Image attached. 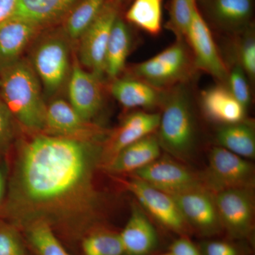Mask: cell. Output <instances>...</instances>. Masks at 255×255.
<instances>
[{
	"mask_svg": "<svg viewBox=\"0 0 255 255\" xmlns=\"http://www.w3.org/2000/svg\"><path fill=\"white\" fill-rule=\"evenodd\" d=\"M106 140H80L40 132L16 147L6 173L0 219L21 231L44 221L68 241L93 229L98 206L96 169Z\"/></svg>",
	"mask_w": 255,
	"mask_h": 255,
	"instance_id": "obj_1",
	"label": "cell"
},
{
	"mask_svg": "<svg viewBox=\"0 0 255 255\" xmlns=\"http://www.w3.org/2000/svg\"><path fill=\"white\" fill-rule=\"evenodd\" d=\"M0 99L16 122L29 131L44 132L47 105L41 82L27 60L21 58L0 72Z\"/></svg>",
	"mask_w": 255,
	"mask_h": 255,
	"instance_id": "obj_2",
	"label": "cell"
},
{
	"mask_svg": "<svg viewBox=\"0 0 255 255\" xmlns=\"http://www.w3.org/2000/svg\"><path fill=\"white\" fill-rule=\"evenodd\" d=\"M162 106L157 135L161 147L177 158H185L194 147L196 127L190 95L183 84L165 92Z\"/></svg>",
	"mask_w": 255,
	"mask_h": 255,
	"instance_id": "obj_3",
	"label": "cell"
},
{
	"mask_svg": "<svg viewBox=\"0 0 255 255\" xmlns=\"http://www.w3.org/2000/svg\"><path fill=\"white\" fill-rule=\"evenodd\" d=\"M194 68L184 41H179L132 68L134 77L159 90H167L189 79Z\"/></svg>",
	"mask_w": 255,
	"mask_h": 255,
	"instance_id": "obj_4",
	"label": "cell"
},
{
	"mask_svg": "<svg viewBox=\"0 0 255 255\" xmlns=\"http://www.w3.org/2000/svg\"><path fill=\"white\" fill-rule=\"evenodd\" d=\"M68 40L64 31L51 33L41 38L32 52V67L47 95L59 91L69 76Z\"/></svg>",
	"mask_w": 255,
	"mask_h": 255,
	"instance_id": "obj_5",
	"label": "cell"
},
{
	"mask_svg": "<svg viewBox=\"0 0 255 255\" xmlns=\"http://www.w3.org/2000/svg\"><path fill=\"white\" fill-rule=\"evenodd\" d=\"M119 8L118 0H107L79 38V62L101 79L105 75L106 50L112 28L119 17Z\"/></svg>",
	"mask_w": 255,
	"mask_h": 255,
	"instance_id": "obj_6",
	"label": "cell"
},
{
	"mask_svg": "<svg viewBox=\"0 0 255 255\" xmlns=\"http://www.w3.org/2000/svg\"><path fill=\"white\" fill-rule=\"evenodd\" d=\"M254 168L248 159L221 147L211 149L205 176L206 189L214 193L236 189L252 188Z\"/></svg>",
	"mask_w": 255,
	"mask_h": 255,
	"instance_id": "obj_7",
	"label": "cell"
},
{
	"mask_svg": "<svg viewBox=\"0 0 255 255\" xmlns=\"http://www.w3.org/2000/svg\"><path fill=\"white\" fill-rule=\"evenodd\" d=\"M122 182L136 198L140 207L160 224L174 232L187 231L188 224L172 196L134 177Z\"/></svg>",
	"mask_w": 255,
	"mask_h": 255,
	"instance_id": "obj_8",
	"label": "cell"
},
{
	"mask_svg": "<svg viewBox=\"0 0 255 255\" xmlns=\"http://www.w3.org/2000/svg\"><path fill=\"white\" fill-rule=\"evenodd\" d=\"M43 133L80 140H106L105 129L82 118L66 101L56 99L46 107Z\"/></svg>",
	"mask_w": 255,
	"mask_h": 255,
	"instance_id": "obj_9",
	"label": "cell"
},
{
	"mask_svg": "<svg viewBox=\"0 0 255 255\" xmlns=\"http://www.w3.org/2000/svg\"><path fill=\"white\" fill-rule=\"evenodd\" d=\"M193 53L194 68L221 81L228 80V69L220 55L212 33L197 6L186 36Z\"/></svg>",
	"mask_w": 255,
	"mask_h": 255,
	"instance_id": "obj_10",
	"label": "cell"
},
{
	"mask_svg": "<svg viewBox=\"0 0 255 255\" xmlns=\"http://www.w3.org/2000/svg\"><path fill=\"white\" fill-rule=\"evenodd\" d=\"M221 225L235 237L248 235L253 226L254 199L252 188H236L215 193Z\"/></svg>",
	"mask_w": 255,
	"mask_h": 255,
	"instance_id": "obj_11",
	"label": "cell"
},
{
	"mask_svg": "<svg viewBox=\"0 0 255 255\" xmlns=\"http://www.w3.org/2000/svg\"><path fill=\"white\" fill-rule=\"evenodd\" d=\"M132 174L134 177L169 195L203 187L191 170L167 157H159Z\"/></svg>",
	"mask_w": 255,
	"mask_h": 255,
	"instance_id": "obj_12",
	"label": "cell"
},
{
	"mask_svg": "<svg viewBox=\"0 0 255 255\" xmlns=\"http://www.w3.org/2000/svg\"><path fill=\"white\" fill-rule=\"evenodd\" d=\"M68 92L69 104L82 119L92 122L103 105L102 79L82 68L77 58L69 75Z\"/></svg>",
	"mask_w": 255,
	"mask_h": 255,
	"instance_id": "obj_13",
	"label": "cell"
},
{
	"mask_svg": "<svg viewBox=\"0 0 255 255\" xmlns=\"http://www.w3.org/2000/svg\"><path fill=\"white\" fill-rule=\"evenodd\" d=\"M171 196L187 224L200 232L213 234L222 226L214 196L206 188H196Z\"/></svg>",
	"mask_w": 255,
	"mask_h": 255,
	"instance_id": "obj_14",
	"label": "cell"
},
{
	"mask_svg": "<svg viewBox=\"0 0 255 255\" xmlns=\"http://www.w3.org/2000/svg\"><path fill=\"white\" fill-rule=\"evenodd\" d=\"M159 114L137 111L128 114L113 133L107 137L104 145L102 162L105 164L130 144L157 130Z\"/></svg>",
	"mask_w": 255,
	"mask_h": 255,
	"instance_id": "obj_15",
	"label": "cell"
},
{
	"mask_svg": "<svg viewBox=\"0 0 255 255\" xmlns=\"http://www.w3.org/2000/svg\"><path fill=\"white\" fill-rule=\"evenodd\" d=\"M41 26L13 16L0 23V72L21 59Z\"/></svg>",
	"mask_w": 255,
	"mask_h": 255,
	"instance_id": "obj_16",
	"label": "cell"
},
{
	"mask_svg": "<svg viewBox=\"0 0 255 255\" xmlns=\"http://www.w3.org/2000/svg\"><path fill=\"white\" fill-rule=\"evenodd\" d=\"M124 255H149L157 248V231L140 206H132L131 214L119 233Z\"/></svg>",
	"mask_w": 255,
	"mask_h": 255,
	"instance_id": "obj_17",
	"label": "cell"
},
{
	"mask_svg": "<svg viewBox=\"0 0 255 255\" xmlns=\"http://www.w3.org/2000/svg\"><path fill=\"white\" fill-rule=\"evenodd\" d=\"M110 92L127 109H152L162 105L166 92L135 77L112 80Z\"/></svg>",
	"mask_w": 255,
	"mask_h": 255,
	"instance_id": "obj_18",
	"label": "cell"
},
{
	"mask_svg": "<svg viewBox=\"0 0 255 255\" xmlns=\"http://www.w3.org/2000/svg\"><path fill=\"white\" fill-rule=\"evenodd\" d=\"M203 112L208 119L223 125L244 120L246 109L223 85L209 87L201 94Z\"/></svg>",
	"mask_w": 255,
	"mask_h": 255,
	"instance_id": "obj_19",
	"label": "cell"
},
{
	"mask_svg": "<svg viewBox=\"0 0 255 255\" xmlns=\"http://www.w3.org/2000/svg\"><path fill=\"white\" fill-rule=\"evenodd\" d=\"M161 148L157 135L150 134L121 150L106 167L114 173H133L158 159Z\"/></svg>",
	"mask_w": 255,
	"mask_h": 255,
	"instance_id": "obj_20",
	"label": "cell"
},
{
	"mask_svg": "<svg viewBox=\"0 0 255 255\" xmlns=\"http://www.w3.org/2000/svg\"><path fill=\"white\" fill-rule=\"evenodd\" d=\"M78 0H18L14 16L43 26L60 19L74 9Z\"/></svg>",
	"mask_w": 255,
	"mask_h": 255,
	"instance_id": "obj_21",
	"label": "cell"
},
{
	"mask_svg": "<svg viewBox=\"0 0 255 255\" xmlns=\"http://www.w3.org/2000/svg\"><path fill=\"white\" fill-rule=\"evenodd\" d=\"M132 46V38L127 25L117 18L106 50L105 75L112 80L118 78L125 68Z\"/></svg>",
	"mask_w": 255,
	"mask_h": 255,
	"instance_id": "obj_22",
	"label": "cell"
},
{
	"mask_svg": "<svg viewBox=\"0 0 255 255\" xmlns=\"http://www.w3.org/2000/svg\"><path fill=\"white\" fill-rule=\"evenodd\" d=\"M216 139L221 147L245 159L255 157V130L248 121L224 125L219 129Z\"/></svg>",
	"mask_w": 255,
	"mask_h": 255,
	"instance_id": "obj_23",
	"label": "cell"
},
{
	"mask_svg": "<svg viewBox=\"0 0 255 255\" xmlns=\"http://www.w3.org/2000/svg\"><path fill=\"white\" fill-rule=\"evenodd\" d=\"M162 1L135 0L128 10L126 18L146 33L157 36L162 31Z\"/></svg>",
	"mask_w": 255,
	"mask_h": 255,
	"instance_id": "obj_24",
	"label": "cell"
},
{
	"mask_svg": "<svg viewBox=\"0 0 255 255\" xmlns=\"http://www.w3.org/2000/svg\"><path fill=\"white\" fill-rule=\"evenodd\" d=\"M36 255H70L48 223L35 221L21 230Z\"/></svg>",
	"mask_w": 255,
	"mask_h": 255,
	"instance_id": "obj_25",
	"label": "cell"
},
{
	"mask_svg": "<svg viewBox=\"0 0 255 255\" xmlns=\"http://www.w3.org/2000/svg\"><path fill=\"white\" fill-rule=\"evenodd\" d=\"M80 243L83 255H124L119 233L110 230L94 228Z\"/></svg>",
	"mask_w": 255,
	"mask_h": 255,
	"instance_id": "obj_26",
	"label": "cell"
},
{
	"mask_svg": "<svg viewBox=\"0 0 255 255\" xmlns=\"http://www.w3.org/2000/svg\"><path fill=\"white\" fill-rule=\"evenodd\" d=\"M107 0H82L69 13L64 33L69 40H79L83 32L98 15Z\"/></svg>",
	"mask_w": 255,
	"mask_h": 255,
	"instance_id": "obj_27",
	"label": "cell"
},
{
	"mask_svg": "<svg viewBox=\"0 0 255 255\" xmlns=\"http://www.w3.org/2000/svg\"><path fill=\"white\" fill-rule=\"evenodd\" d=\"M216 17L229 26L241 24L250 17L251 0H216L214 6Z\"/></svg>",
	"mask_w": 255,
	"mask_h": 255,
	"instance_id": "obj_28",
	"label": "cell"
},
{
	"mask_svg": "<svg viewBox=\"0 0 255 255\" xmlns=\"http://www.w3.org/2000/svg\"><path fill=\"white\" fill-rule=\"evenodd\" d=\"M196 0H172L168 28L179 41L185 39L188 28L196 7Z\"/></svg>",
	"mask_w": 255,
	"mask_h": 255,
	"instance_id": "obj_29",
	"label": "cell"
},
{
	"mask_svg": "<svg viewBox=\"0 0 255 255\" xmlns=\"http://www.w3.org/2000/svg\"><path fill=\"white\" fill-rule=\"evenodd\" d=\"M0 255H28L21 231L0 219Z\"/></svg>",
	"mask_w": 255,
	"mask_h": 255,
	"instance_id": "obj_30",
	"label": "cell"
},
{
	"mask_svg": "<svg viewBox=\"0 0 255 255\" xmlns=\"http://www.w3.org/2000/svg\"><path fill=\"white\" fill-rule=\"evenodd\" d=\"M228 82H229L230 92L234 96L245 108L249 106L251 100V89L248 84L247 75L240 65H235L228 73Z\"/></svg>",
	"mask_w": 255,
	"mask_h": 255,
	"instance_id": "obj_31",
	"label": "cell"
},
{
	"mask_svg": "<svg viewBox=\"0 0 255 255\" xmlns=\"http://www.w3.org/2000/svg\"><path fill=\"white\" fill-rule=\"evenodd\" d=\"M16 121L0 99V155L9 154L16 135Z\"/></svg>",
	"mask_w": 255,
	"mask_h": 255,
	"instance_id": "obj_32",
	"label": "cell"
},
{
	"mask_svg": "<svg viewBox=\"0 0 255 255\" xmlns=\"http://www.w3.org/2000/svg\"><path fill=\"white\" fill-rule=\"evenodd\" d=\"M241 65L247 76L254 80L255 77V41L253 36L246 37L239 48Z\"/></svg>",
	"mask_w": 255,
	"mask_h": 255,
	"instance_id": "obj_33",
	"label": "cell"
},
{
	"mask_svg": "<svg viewBox=\"0 0 255 255\" xmlns=\"http://www.w3.org/2000/svg\"><path fill=\"white\" fill-rule=\"evenodd\" d=\"M202 252V255H239L236 247L223 241L206 242Z\"/></svg>",
	"mask_w": 255,
	"mask_h": 255,
	"instance_id": "obj_34",
	"label": "cell"
},
{
	"mask_svg": "<svg viewBox=\"0 0 255 255\" xmlns=\"http://www.w3.org/2000/svg\"><path fill=\"white\" fill-rule=\"evenodd\" d=\"M169 253L172 255H202L195 245L187 238H180L171 245Z\"/></svg>",
	"mask_w": 255,
	"mask_h": 255,
	"instance_id": "obj_35",
	"label": "cell"
},
{
	"mask_svg": "<svg viewBox=\"0 0 255 255\" xmlns=\"http://www.w3.org/2000/svg\"><path fill=\"white\" fill-rule=\"evenodd\" d=\"M18 0H0V23L14 16Z\"/></svg>",
	"mask_w": 255,
	"mask_h": 255,
	"instance_id": "obj_36",
	"label": "cell"
},
{
	"mask_svg": "<svg viewBox=\"0 0 255 255\" xmlns=\"http://www.w3.org/2000/svg\"><path fill=\"white\" fill-rule=\"evenodd\" d=\"M6 169L0 164V206L2 204L6 194Z\"/></svg>",
	"mask_w": 255,
	"mask_h": 255,
	"instance_id": "obj_37",
	"label": "cell"
},
{
	"mask_svg": "<svg viewBox=\"0 0 255 255\" xmlns=\"http://www.w3.org/2000/svg\"><path fill=\"white\" fill-rule=\"evenodd\" d=\"M161 255H172L170 253H167V254Z\"/></svg>",
	"mask_w": 255,
	"mask_h": 255,
	"instance_id": "obj_38",
	"label": "cell"
},
{
	"mask_svg": "<svg viewBox=\"0 0 255 255\" xmlns=\"http://www.w3.org/2000/svg\"><path fill=\"white\" fill-rule=\"evenodd\" d=\"M2 157L1 155H0V162H1V157Z\"/></svg>",
	"mask_w": 255,
	"mask_h": 255,
	"instance_id": "obj_39",
	"label": "cell"
}]
</instances>
